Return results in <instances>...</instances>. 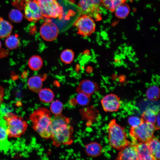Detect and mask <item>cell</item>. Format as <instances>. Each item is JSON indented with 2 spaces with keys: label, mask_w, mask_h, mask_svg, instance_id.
I'll return each mask as SVG.
<instances>
[{
  "label": "cell",
  "mask_w": 160,
  "mask_h": 160,
  "mask_svg": "<svg viewBox=\"0 0 160 160\" xmlns=\"http://www.w3.org/2000/svg\"><path fill=\"white\" fill-rule=\"evenodd\" d=\"M28 84L30 89L34 92L38 93L42 89V79L39 76L31 77L28 80Z\"/></svg>",
  "instance_id": "obj_17"
},
{
  "label": "cell",
  "mask_w": 160,
  "mask_h": 160,
  "mask_svg": "<svg viewBox=\"0 0 160 160\" xmlns=\"http://www.w3.org/2000/svg\"><path fill=\"white\" fill-rule=\"evenodd\" d=\"M146 143L149 147L155 160H159L160 143L158 139L154 136Z\"/></svg>",
  "instance_id": "obj_16"
},
{
  "label": "cell",
  "mask_w": 160,
  "mask_h": 160,
  "mask_svg": "<svg viewBox=\"0 0 160 160\" xmlns=\"http://www.w3.org/2000/svg\"><path fill=\"white\" fill-rule=\"evenodd\" d=\"M141 119L136 116H132L129 118L128 122L131 127H135L138 126L142 121Z\"/></svg>",
  "instance_id": "obj_31"
},
{
  "label": "cell",
  "mask_w": 160,
  "mask_h": 160,
  "mask_svg": "<svg viewBox=\"0 0 160 160\" xmlns=\"http://www.w3.org/2000/svg\"><path fill=\"white\" fill-rule=\"evenodd\" d=\"M5 45L9 49H13L17 48L20 44V41L16 35H9L5 40Z\"/></svg>",
  "instance_id": "obj_27"
},
{
  "label": "cell",
  "mask_w": 160,
  "mask_h": 160,
  "mask_svg": "<svg viewBox=\"0 0 160 160\" xmlns=\"http://www.w3.org/2000/svg\"><path fill=\"white\" fill-rule=\"evenodd\" d=\"M107 130L109 144L112 148L120 151L129 145L124 128L117 124L115 119L110 121Z\"/></svg>",
  "instance_id": "obj_3"
},
{
  "label": "cell",
  "mask_w": 160,
  "mask_h": 160,
  "mask_svg": "<svg viewBox=\"0 0 160 160\" xmlns=\"http://www.w3.org/2000/svg\"><path fill=\"white\" fill-rule=\"evenodd\" d=\"M124 0V1H125V2L127 0ZM130 0L131 1H132V0Z\"/></svg>",
  "instance_id": "obj_37"
},
{
  "label": "cell",
  "mask_w": 160,
  "mask_h": 160,
  "mask_svg": "<svg viewBox=\"0 0 160 160\" xmlns=\"http://www.w3.org/2000/svg\"><path fill=\"white\" fill-rule=\"evenodd\" d=\"M136 145L138 160H155L146 143H139Z\"/></svg>",
  "instance_id": "obj_14"
},
{
  "label": "cell",
  "mask_w": 160,
  "mask_h": 160,
  "mask_svg": "<svg viewBox=\"0 0 160 160\" xmlns=\"http://www.w3.org/2000/svg\"><path fill=\"white\" fill-rule=\"evenodd\" d=\"M24 10L25 18L30 21H37L44 17L36 0H26L24 4Z\"/></svg>",
  "instance_id": "obj_9"
},
{
  "label": "cell",
  "mask_w": 160,
  "mask_h": 160,
  "mask_svg": "<svg viewBox=\"0 0 160 160\" xmlns=\"http://www.w3.org/2000/svg\"><path fill=\"white\" fill-rule=\"evenodd\" d=\"M12 28L9 22L0 17V38L7 37L9 36Z\"/></svg>",
  "instance_id": "obj_19"
},
{
  "label": "cell",
  "mask_w": 160,
  "mask_h": 160,
  "mask_svg": "<svg viewBox=\"0 0 160 160\" xmlns=\"http://www.w3.org/2000/svg\"><path fill=\"white\" fill-rule=\"evenodd\" d=\"M4 89L2 87L0 86V97H3L4 96Z\"/></svg>",
  "instance_id": "obj_34"
},
{
  "label": "cell",
  "mask_w": 160,
  "mask_h": 160,
  "mask_svg": "<svg viewBox=\"0 0 160 160\" xmlns=\"http://www.w3.org/2000/svg\"><path fill=\"white\" fill-rule=\"evenodd\" d=\"M101 103L105 112L116 111L120 106V98L113 94L105 95L101 100Z\"/></svg>",
  "instance_id": "obj_11"
},
{
  "label": "cell",
  "mask_w": 160,
  "mask_h": 160,
  "mask_svg": "<svg viewBox=\"0 0 160 160\" xmlns=\"http://www.w3.org/2000/svg\"><path fill=\"white\" fill-rule=\"evenodd\" d=\"M116 159L138 160L136 145H129L120 150L118 153Z\"/></svg>",
  "instance_id": "obj_13"
},
{
  "label": "cell",
  "mask_w": 160,
  "mask_h": 160,
  "mask_svg": "<svg viewBox=\"0 0 160 160\" xmlns=\"http://www.w3.org/2000/svg\"><path fill=\"white\" fill-rule=\"evenodd\" d=\"M73 25L77 29V33L84 37L92 34L95 31L96 28L93 19L85 14L78 17L74 22Z\"/></svg>",
  "instance_id": "obj_8"
},
{
  "label": "cell",
  "mask_w": 160,
  "mask_h": 160,
  "mask_svg": "<svg viewBox=\"0 0 160 160\" xmlns=\"http://www.w3.org/2000/svg\"><path fill=\"white\" fill-rule=\"evenodd\" d=\"M78 93L76 98L77 103L81 105H87L90 101V96L81 93Z\"/></svg>",
  "instance_id": "obj_30"
},
{
  "label": "cell",
  "mask_w": 160,
  "mask_h": 160,
  "mask_svg": "<svg viewBox=\"0 0 160 160\" xmlns=\"http://www.w3.org/2000/svg\"><path fill=\"white\" fill-rule=\"evenodd\" d=\"M43 65V60L41 57L38 55H34L29 59L28 65L29 68L33 71L40 69Z\"/></svg>",
  "instance_id": "obj_23"
},
{
  "label": "cell",
  "mask_w": 160,
  "mask_h": 160,
  "mask_svg": "<svg viewBox=\"0 0 160 160\" xmlns=\"http://www.w3.org/2000/svg\"><path fill=\"white\" fill-rule=\"evenodd\" d=\"M142 120L138 126L131 127L129 130L131 137L138 143L148 141L154 136V132L158 129L155 125Z\"/></svg>",
  "instance_id": "obj_5"
},
{
  "label": "cell",
  "mask_w": 160,
  "mask_h": 160,
  "mask_svg": "<svg viewBox=\"0 0 160 160\" xmlns=\"http://www.w3.org/2000/svg\"><path fill=\"white\" fill-rule=\"evenodd\" d=\"M9 17L10 20L14 23H20L23 18V15L21 12L17 9H13L10 12Z\"/></svg>",
  "instance_id": "obj_28"
},
{
  "label": "cell",
  "mask_w": 160,
  "mask_h": 160,
  "mask_svg": "<svg viewBox=\"0 0 160 160\" xmlns=\"http://www.w3.org/2000/svg\"><path fill=\"white\" fill-rule=\"evenodd\" d=\"M11 106L1 104L0 105V118H3L4 116L7 113L12 111Z\"/></svg>",
  "instance_id": "obj_32"
},
{
  "label": "cell",
  "mask_w": 160,
  "mask_h": 160,
  "mask_svg": "<svg viewBox=\"0 0 160 160\" xmlns=\"http://www.w3.org/2000/svg\"><path fill=\"white\" fill-rule=\"evenodd\" d=\"M147 97L150 100L156 101L158 100L160 97V89L157 86L154 85L149 87L146 92Z\"/></svg>",
  "instance_id": "obj_24"
},
{
  "label": "cell",
  "mask_w": 160,
  "mask_h": 160,
  "mask_svg": "<svg viewBox=\"0 0 160 160\" xmlns=\"http://www.w3.org/2000/svg\"><path fill=\"white\" fill-rule=\"evenodd\" d=\"M124 0H102L101 3L106 8L112 12L121 4L125 3Z\"/></svg>",
  "instance_id": "obj_25"
},
{
  "label": "cell",
  "mask_w": 160,
  "mask_h": 160,
  "mask_svg": "<svg viewBox=\"0 0 160 160\" xmlns=\"http://www.w3.org/2000/svg\"><path fill=\"white\" fill-rule=\"evenodd\" d=\"M41 10L44 17L58 18L63 17V9L57 0H36Z\"/></svg>",
  "instance_id": "obj_6"
},
{
  "label": "cell",
  "mask_w": 160,
  "mask_h": 160,
  "mask_svg": "<svg viewBox=\"0 0 160 160\" xmlns=\"http://www.w3.org/2000/svg\"><path fill=\"white\" fill-rule=\"evenodd\" d=\"M102 0H79L78 5L82 14L88 15L96 21L102 19L100 6Z\"/></svg>",
  "instance_id": "obj_7"
},
{
  "label": "cell",
  "mask_w": 160,
  "mask_h": 160,
  "mask_svg": "<svg viewBox=\"0 0 160 160\" xmlns=\"http://www.w3.org/2000/svg\"><path fill=\"white\" fill-rule=\"evenodd\" d=\"M130 8L129 5L125 3L119 6L114 11L116 16L120 19L125 18L129 14Z\"/></svg>",
  "instance_id": "obj_22"
},
{
  "label": "cell",
  "mask_w": 160,
  "mask_h": 160,
  "mask_svg": "<svg viewBox=\"0 0 160 160\" xmlns=\"http://www.w3.org/2000/svg\"><path fill=\"white\" fill-rule=\"evenodd\" d=\"M51 113L45 108H40L30 114L33 129L42 138L48 139L51 135Z\"/></svg>",
  "instance_id": "obj_2"
},
{
  "label": "cell",
  "mask_w": 160,
  "mask_h": 160,
  "mask_svg": "<svg viewBox=\"0 0 160 160\" xmlns=\"http://www.w3.org/2000/svg\"><path fill=\"white\" fill-rule=\"evenodd\" d=\"M58 32L57 25L48 19L42 24L40 29L41 37L45 41H54L57 38Z\"/></svg>",
  "instance_id": "obj_10"
},
{
  "label": "cell",
  "mask_w": 160,
  "mask_h": 160,
  "mask_svg": "<svg viewBox=\"0 0 160 160\" xmlns=\"http://www.w3.org/2000/svg\"><path fill=\"white\" fill-rule=\"evenodd\" d=\"M39 92V96L40 100L44 103H50L54 99V93L53 91L49 88L41 89Z\"/></svg>",
  "instance_id": "obj_20"
},
{
  "label": "cell",
  "mask_w": 160,
  "mask_h": 160,
  "mask_svg": "<svg viewBox=\"0 0 160 160\" xmlns=\"http://www.w3.org/2000/svg\"><path fill=\"white\" fill-rule=\"evenodd\" d=\"M160 112H159L157 114L156 120V125L158 129H160Z\"/></svg>",
  "instance_id": "obj_33"
},
{
  "label": "cell",
  "mask_w": 160,
  "mask_h": 160,
  "mask_svg": "<svg viewBox=\"0 0 160 160\" xmlns=\"http://www.w3.org/2000/svg\"><path fill=\"white\" fill-rule=\"evenodd\" d=\"M8 137L5 121L3 118H0V150L4 152L8 151L10 143Z\"/></svg>",
  "instance_id": "obj_15"
},
{
  "label": "cell",
  "mask_w": 160,
  "mask_h": 160,
  "mask_svg": "<svg viewBox=\"0 0 160 160\" xmlns=\"http://www.w3.org/2000/svg\"><path fill=\"white\" fill-rule=\"evenodd\" d=\"M63 108L62 103L58 100L53 101L50 106L51 112L54 115L61 113Z\"/></svg>",
  "instance_id": "obj_29"
},
{
  "label": "cell",
  "mask_w": 160,
  "mask_h": 160,
  "mask_svg": "<svg viewBox=\"0 0 160 160\" xmlns=\"http://www.w3.org/2000/svg\"><path fill=\"white\" fill-rule=\"evenodd\" d=\"M74 57V53L73 51L68 49L63 50L60 55L61 61L66 64L71 63L73 61Z\"/></svg>",
  "instance_id": "obj_26"
},
{
  "label": "cell",
  "mask_w": 160,
  "mask_h": 160,
  "mask_svg": "<svg viewBox=\"0 0 160 160\" xmlns=\"http://www.w3.org/2000/svg\"><path fill=\"white\" fill-rule=\"evenodd\" d=\"M98 89V85L96 83L89 80L85 79L80 83L76 91L78 93H81L91 96Z\"/></svg>",
  "instance_id": "obj_12"
},
{
  "label": "cell",
  "mask_w": 160,
  "mask_h": 160,
  "mask_svg": "<svg viewBox=\"0 0 160 160\" xmlns=\"http://www.w3.org/2000/svg\"><path fill=\"white\" fill-rule=\"evenodd\" d=\"M1 41H0V50L1 49Z\"/></svg>",
  "instance_id": "obj_36"
},
{
  "label": "cell",
  "mask_w": 160,
  "mask_h": 160,
  "mask_svg": "<svg viewBox=\"0 0 160 160\" xmlns=\"http://www.w3.org/2000/svg\"><path fill=\"white\" fill-rule=\"evenodd\" d=\"M3 97H0V105H1L3 102Z\"/></svg>",
  "instance_id": "obj_35"
},
{
  "label": "cell",
  "mask_w": 160,
  "mask_h": 160,
  "mask_svg": "<svg viewBox=\"0 0 160 160\" xmlns=\"http://www.w3.org/2000/svg\"><path fill=\"white\" fill-rule=\"evenodd\" d=\"M102 150V146L100 144L96 142H93L87 144L85 150L89 156L96 157L101 154Z\"/></svg>",
  "instance_id": "obj_18"
},
{
  "label": "cell",
  "mask_w": 160,
  "mask_h": 160,
  "mask_svg": "<svg viewBox=\"0 0 160 160\" xmlns=\"http://www.w3.org/2000/svg\"><path fill=\"white\" fill-rule=\"evenodd\" d=\"M157 114L155 111L149 108L143 113L141 118L143 121L155 125Z\"/></svg>",
  "instance_id": "obj_21"
},
{
  "label": "cell",
  "mask_w": 160,
  "mask_h": 160,
  "mask_svg": "<svg viewBox=\"0 0 160 160\" xmlns=\"http://www.w3.org/2000/svg\"><path fill=\"white\" fill-rule=\"evenodd\" d=\"M70 123L69 118L61 113L52 118L50 138L54 146L58 147L72 143L73 129Z\"/></svg>",
  "instance_id": "obj_1"
},
{
  "label": "cell",
  "mask_w": 160,
  "mask_h": 160,
  "mask_svg": "<svg viewBox=\"0 0 160 160\" xmlns=\"http://www.w3.org/2000/svg\"><path fill=\"white\" fill-rule=\"evenodd\" d=\"M7 127V132L9 138L20 137L26 130L28 124L23 118L11 112L6 113L4 116Z\"/></svg>",
  "instance_id": "obj_4"
}]
</instances>
